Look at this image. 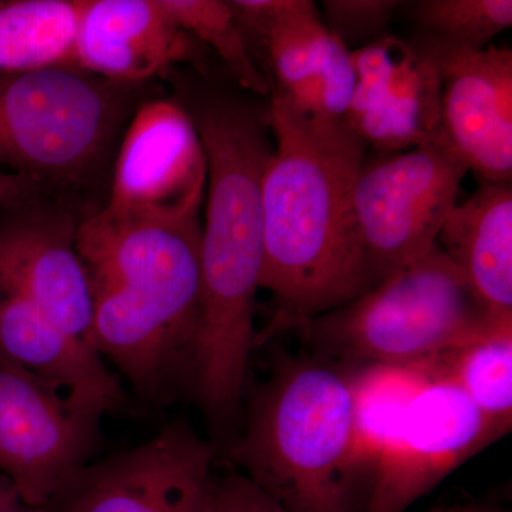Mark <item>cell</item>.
<instances>
[{
  "mask_svg": "<svg viewBox=\"0 0 512 512\" xmlns=\"http://www.w3.org/2000/svg\"><path fill=\"white\" fill-rule=\"evenodd\" d=\"M101 417L52 384L0 362V473L49 507L100 443Z\"/></svg>",
  "mask_w": 512,
  "mask_h": 512,
  "instance_id": "30bf717a",
  "label": "cell"
},
{
  "mask_svg": "<svg viewBox=\"0 0 512 512\" xmlns=\"http://www.w3.org/2000/svg\"><path fill=\"white\" fill-rule=\"evenodd\" d=\"M350 55L355 87L346 123L366 146L399 153L440 137L443 80L433 55L393 35Z\"/></svg>",
  "mask_w": 512,
  "mask_h": 512,
  "instance_id": "5bb4252c",
  "label": "cell"
},
{
  "mask_svg": "<svg viewBox=\"0 0 512 512\" xmlns=\"http://www.w3.org/2000/svg\"><path fill=\"white\" fill-rule=\"evenodd\" d=\"M82 0H0V74L74 64Z\"/></svg>",
  "mask_w": 512,
  "mask_h": 512,
  "instance_id": "ffe728a7",
  "label": "cell"
},
{
  "mask_svg": "<svg viewBox=\"0 0 512 512\" xmlns=\"http://www.w3.org/2000/svg\"><path fill=\"white\" fill-rule=\"evenodd\" d=\"M269 100L305 119L342 123L355 72L352 50L333 35L311 0H227Z\"/></svg>",
  "mask_w": 512,
  "mask_h": 512,
  "instance_id": "ba28073f",
  "label": "cell"
},
{
  "mask_svg": "<svg viewBox=\"0 0 512 512\" xmlns=\"http://www.w3.org/2000/svg\"><path fill=\"white\" fill-rule=\"evenodd\" d=\"M138 86L74 64L0 74V173L83 190L109 164Z\"/></svg>",
  "mask_w": 512,
  "mask_h": 512,
  "instance_id": "5b68a950",
  "label": "cell"
},
{
  "mask_svg": "<svg viewBox=\"0 0 512 512\" xmlns=\"http://www.w3.org/2000/svg\"><path fill=\"white\" fill-rule=\"evenodd\" d=\"M160 5L188 35L217 52L242 90L254 96H269L268 83L249 55L228 2L160 0Z\"/></svg>",
  "mask_w": 512,
  "mask_h": 512,
  "instance_id": "603a6c76",
  "label": "cell"
},
{
  "mask_svg": "<svg viewBox=\"0 0 512 512\" xmlns=\"http://www.w3.org/2000/svg\"><path fill=\"white\" fill-rule=\"evenodd\" d=\"M200 217L127 220L94 212L77 249L89 275L93 340L141 396L164 400L190 380L200 323Z\"/></svg>",
  "mask_w": 512,
  "mask_h": 512,
  "instance_id": "3957f363",
  "label": "cell"
},
{
  "mask_svg": "<svg viewBox=\"0 0 512 512\" xmlns=\"http://www.w3.org/2000/svg\"><path fill=\"white\" fill-rule=\"evenodd\" d=\"M322 5L326 28L349 49L350 45L366 46L389 35L387 26L394 12L403 8L404 3L396 0H326Z\"/></svg>",
  "mask_w": 512,
  "mask_h": 512,
  "instance_id": "cb8c5ba5",
  "label": "cell"
},
{
  "mask_svg": "<svg viewBox=\"0 0 512 512\" xmlns=\"http://www.w3.org/2000/svg\"><path fill=\"white\" fill-rule=\"evenodd\" d=\"M215 450L184 423L133 450L90 463L49 504L52 512H208Z\"/></svg>",
  "mask_w": 512,
  "mask_h": 512,
  "instance_id": "8fae6325",
  "label": "cell"
},
{
  "mask_svg": "<svg viewBox=\"0 0 512 512\" xmlns=\"http://www.w3.org/2000/svg\"><path fill=\"white\" fill-rule=\"evenodd\" d=\"M208 512H285L241 473L217 477Z\"/></svg>",
  "mask_w": 512,
  "mask_h": 512,
  "instance_id": "d4e9b609",
  "label": "cell"
},
{
  "mask_svg": "<svg viewBox=\"0 0 512 512\" xmlns=\"http://www.w3.org/2000/svg\"><path fill=\"white\" fill-rule=\"evenodd\" d=\"M276 144L262 177L264 256L259 288L271 292L272 329L309 320L369 292L353 187L366 144L342 123H320L269 100Z\"/></svg>",
  "mask_w": 512,
  "mask_h": 512,
  "instance_id": "7a4b0ae2",
  "label": "cell"
},
{
  "mask_svg": "<svg viewBox=\"0 0 512 512\" xmlns=\"http://www.w3.org/2000/svg\"><path fill=\"white\" fill-rule=\"evenodd\" d=\"M208 165L201 235L200 323L190 380L208 419L237 413L256 343V291L264 256L262 177L274 146L271 111L229 93H205L184 106Z\"/></svg>",
  "mask_w": 512,
  "mask_h": 512,
  "instance_id": "6da1fadb",
  "label": "cell"
},
{
  "mask_svg": "<svg viewBox=\"0 0 512 512\" xmlns=\"http://www.w3.org/2000/svg\"><path fill=\"white\" fill-rule=\"evenodd\" d=\"M437 362L474 406L507 434L512 424V320L498 323L483 336Z\"/></svg>",
  "mask_w": 512,
  "mask_h": 512,
  "instance_id": "44dd1931",
  "label": "cell"
},
{
  "mask_svg": "<svg viewBox=\"0 0 512 512\" xmlns=\"http://www.w3.org/2000/svg\"><path fill=\"white\" fill-rule=\"evenodd\" d=\"M420 35L430 49L477 52L512 25L511 0H423L410 3Z\"/></svg>",
  "mask_w": 512,
  "mask_h": 512,
  "instance_id": "7402d4cb",
  "label": "cell"
},
{
  "mask_svg": "<svg viewBox=\"0 0 512 512\" xmlns=\"http://www.w3.org/2000/svg\"><path fill=\"white\" fill-rule=\"evenodd\" d=\"M429 512H508L501 508L488 507V505L477 504H451L440 505V507L431 508Z\"/></svg>",
  "mask_w": 512,
  "mask_h": 512,
  "instance_id": "83f0119b",
  "label": "cell"
},
{
  "mask_svg": "<svg viewBox=\"0 0 512 512\" xmlns=\"http://www.w3.org/2000/svg\"><path fill=\"white\" fill-rule=\"evenodd\" d=\"M420 47L441 70V137L481 180L511 183V50L493 43L477 52Z\"/></svg>",
  "mask_w": 512,
  "mask_h": 512,
  "instance_id": "9a60e30c",
  "label": "cell"
},
{
  "mask_svg": "<svg viewBox=\"0 0 512 512\" xmlns=\"http://www.w3.org/2000/svg\"><path fill=\"white\" fill-rule=\"evenodd\" d=\"M200 47L160 0H82L74 66L111 82L143 84L175 64H200Z\"/></svg>",
  "mask_w": 512,
  "mask_h": 512,
  "instance_id": "2e32d148",
  "label": "cell"
},
{
  "mask_svg": "<svg viewBox=\"0 0 512 512\" xmlns=\"http://www.w3.org/2000/svg\"><path fill=\"white\" fill-rule=\"evenodd\" d=\"M503 436L434 360L433 377L409 404L384 448L366 512L409 510Z\"/></svg>",
  "mask_w": 512,
  "mask_h": 512,
  "instance_id": "9c48e42d",
  "label": "cell"
},
{
  "mask_svg": "<svg viewBox=\"0 0 512 512\" xmlns=\"http://www.w3.org/2000/svg\"><path fill=\"white\" fill-rule=\"evenodd\" d=\"M120 143L104 211L137 221L200 217L207 157L183 104L164 99L141 104Z\"/></svg>",
  "mask_w": 512,
  "mask_h": 512,
  "instance_id": "7c38bea8",
  "label": "cell"
},
{
  "mask_svg": "<svg viewBox=\"0 0 512 512\" xmlns=\"http://www.w3.org/2000/svg\"><path fill=\"white\" fill-rule=\"evenodd\" d=\"M437 245L498 318H512L511 183L481 181L450 212Z\"/></svg>",
  "mask_w": 512,
  "mask_h": 512,
  "instance_id": "ac0fdd59",
  "label": "cell"
},
{
  "mask_svg": "<svg viewBox=\"0 0 512 512\" xmlns=\"http://www.w3.org/2000/svg\"><path fill=\"white\" fill-rule=\"evenodd\" d=\"M380 154L365 158L353 187L357 242L372 289L436 247L468 171L441 134L426 146Z\"/></svg>",
  "mask_w": 512,
  "mask_h": 512,
  "instance_id": "52a82bcc",
  "label": "cell"
},
{
  "mask_svg": "<svg viewBox=\"0 0 512 512\" xmlns=\"http://www.w3.org/2000/svg\"><path fill=\"white\" fill-rule=\"evenodd\" d=\"M229 457L285 512H366L349 369L308 357L279 360L252 394L247 429Z\"/></svg>",
  "mask_w": 512,
  "mask_h": 512,
  "instance_id": "277c9868",
  "label": "cell"
},
{
  "mask_svg": "<svg viewBox=\"0 0 512 512\" xmlns=\"http://www.w3.org/2000/svg\"><path fill=\"white\" fill-rule=\"evenodd\" d=\"M0 362L52 384L99 417L124 403L123 389L96 349L5 291H0Z\"/></svg>",
  "mask_w": 512,
  "mask_h": 512,
  "instance_id": "e0dca14e",
  "label": "cell"
},
{
  "mask_svg": "<svg viewBox=\"0 0 512 512\" xmlns=\"http://www.w3.org/2000/svg\"><path fill=\"white\" fill-rule=\"evenodd\" d=\"M77 229L69 212L40 197L0 211V291L19 296L96 349L92 288L77 249Z\"/></svg>",
  "mask_w": 512,
  "mask_h": 512,
  "instance_id": "4fadbf2b",
  "label": "cell"
},
{
  "mask_svg": "<svg viewBox=\"0 0 512 512\" xmlns=\"http://www.w3.org/2000/svg\"><path fill=\"white\" fill-rule=\"evenodd\" d=\"M436 245L355 301L309 320L306 338L350 365L413 366L473 342L498 323Z\"/></svg>",
  "mask_w": 512,
  "mask_h": 512,
  "instance_id": "8992f818",
  "label": "cell"
},
{
  "mask_svg": "<svg viewBox=\"0 0 512 512\" xmlns=\"http://www.w3.org/2000/svg\"><path fill=\"white\" fill-rule=\"evenodd\" d=\"M43 190L25 178L0 173V211L8 210L13 205L42 197Z\"/></svg>",
  "mask_w": 512,
  "mask_h": 512,
  "instance_id": "484cf974",
  "label": "cell"
},
{
  "mask_svg": "<svg viewBox=\"0 0 512 512\" xmlns=\"http://www.w3.org/2000/svg\"><path fill=\"white\" fill-rule=\"evenodd\" d=\"M434 360L413 366L363 365L349 370L353 453L369 494L384 448L409 404L433 377Z\"/></svg>",
  "mask_w": 512,
  "mask_h": 512,
  "instance_id": "d6986e66",
  "label": "cell"
},
{
  "mask_svg": "<svg viewBox=\"0 0 512 512\" xmlns=\"http://www.w3.org/2000/svg\"><path fill=\"white\" fill-rule=\"evenodd\" d=\"M0 512H52L49 507H35L20 494L18 487L0 473Z\"/></svg>",
  "mask_w": 512,
  "mask_h": 512,
  "instance_id": "4316f807",
  "label": "cell"
}]
</instances>
